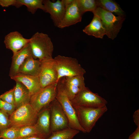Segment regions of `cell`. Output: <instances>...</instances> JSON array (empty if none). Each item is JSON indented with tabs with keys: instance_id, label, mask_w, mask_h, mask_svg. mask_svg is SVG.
Instances as JSON below:
<instances>
[{
	"instance_id": "cell-1",
	"label": "cell",
	"mask_w": 139,
	"mask_h": 139,
	"mask_svg": "<svg viewBox=\"0 0 139 139\" xmlns=\"http://www.w3.org/2000/svg\"><path fill=\"white\" fill-rule=\"evenodd\" d=\"M29 39V44L34 58L41 62L53 58V45L48 34L37 32Z\"/></svg>"
},
{
	"instance_id": "cell-2",
	"label": "cell",
	"mask_w": 139,
	"mask_h": 139,
	"mask_svg": "<svg viewBox=\"0 0 139 139\" xmlns=\"http://www.w3.org/2000/svg\"><path fill=\"white\" fill-rule=\"evenodd\" d=\"M56 99L60 104L67 117L69 127L86 133L79 124L75 110L68 96L61 79L57 83Z\"/></svg>"
},
{
	"instance_id": "cell-3",
	"label": "cell",
	"mask_w": 139,
	"mask_h": 139,
	"mask_svg": "<svg viewBox=\"0 0 139 139\" xmlns=\"http://www.w3.org/2000/svg\"><path fill=\"white\" fill-rule=\"evenodd\" d=\"M53 58L58 74V82L63 77L84 75L86 73L75 58L59 55Z\"/></svg>"
},
{
	"instance_id": "cell-4",
	"label": "cell",
	"mask_w": 139,
	"mask_h": 139,
	"mask_svg": "<svg viewBox=\"0 0 139 139\" xmlns=\"http://www.w3.org/2000/svg\"><path fill=\"white\" fill-rule=\"evenodd\" d=\"M73 107L79 124L86 133L91 131L98 120L108 109L106 106L99 108Z\"/></svg>"
},
{
	"instance_id": "cell-5",
	"label": "cell",
	"mask_w": 139,
	"mask_h": 139,
	"mask_svg": "<svg viewBox=\"0 0 139 139\" xmlns=\"http://www.w3.org/2000/svg\"><path fill=\"white\" fill-rule=\"evenodd\" d=\"M93 13L101 20L106 30V35L112 40L115 38L121 28L125 17L116 16L100 7H98Z\"/></svg>"
},
{
	"instance_id": "cell-6",
	"label": "cell",
	"mask_w": 139,
	"mask_h": 139,
	"mask_svg": "<svg viewBox=\"0 0 139 139\" xmlns=\"http://www.w3.org/2000/svg\"><path fill=\"white\" fill-rule=\"evenodd\" d=\"M38 114L30 103L22 106L16 109L10 116L11 126L19 128L27 125H34Z\"/></svg>"
},
{
	"instance_id": "cell-7",
	"label": "cell",
	"mask_w": 139,
	"mask_h": 139,
	"mask_svg": "<svg viewBox=\"0 0 139 139\" xmlns=\"http://www.w3.org/2000/svg\"><path fill=\"white\" fill-rule=\"evenodd\" d=\"M71 101L73 106L99 108L106 106L107 103L105 99L86 86Z\"/></svg>"
},
{
	"instance_id": "cell-8",
	"label": "cell",
	"mask_w": 139,
	"mask_h": 139,
	"mask_svg": "<svg viewBox=\"0 0 139 139\" xmlns=\"http://www.w3.org/2000/svg\"><path fill=\"white\" fill-rule=\"evenodd\" d=\"M57 83H54L41 89L31 95L29 103L38 113L49 106L56 99Z\"/></svg>"
},
{
	"instance_id": "cell-9",
	"label": "cell",
	"mask_w": 139,
	"mask_h": 139,
	"mask_svg": "<svg viewBox=\"0 0 139 139\" xmlns=\"http://www.w3.org/2000/svg\"><path fill=\"white\" fill-rule=\"evenodd\" d=\"M49 106L51 132L69 127L67 117L57 99H54Z\"/></svg>"
},
{
	"instance_id": "cell-10",
	"label": "cell",
	"mask_w": 139,
	"mask_h": 139,
	"mask_svg": "<svg viewBox=\"0 0 139 139\" xmlns=\"http://www.w3.org/2000/svg\"><path fill=\"white\" fill-rule=\"evenodd\" d=\"M41 63L38 77L41 88L57 83L58 74L54 58L41 62Z\"/></svg>"
},
{
	"instance_id": "cell-11",
	"label": "cell",
	"mask_w": 139,
	"mask_h": 139,
	"mask_svg": "<svg viewBox=\"0 0 139 139\" xmlns=\"http://www.w3.org/2000/svg\"><path fill=\"white\" fill-rule=\"evenodd\" d=\"M45 12L48 13L55 26L57 27L64 16L66 10L62 0L53 2L50 0H43Z\"/></svg>"
},
{
	"instance_id": "cell-12",
	"label": "cell",
	"mask_w": 139,
	"mask_h": 139,
	"mask_svg": "<svg viewBox=\"0 0 139 139\" xmlns=\"http://www.w3.org/2000/svg\"><path fill=\"white\" fill-rule=\"evenodd\" d=\"M82 15L79 9L77 0H74L66 7L64 16L57 27L63 28L80 22Z\"/></svg>"
},
{
	"instance_id": "cell-13",
	"label": "cell",
	"mask_w": 139,
	"mask_h": 139,
	"mask_svg": "<svg viewBox=\"0 0 139 139\" xmlns=\"http://www.w3.org/2000/svg\"><path fill=\"white\" fill-rule=\"evenodd\" d=\"M62 80L68 96L71 100L85 86L84 75L65 77Z\"/></svg>"
},
{
	"instance_id": "cell-14",
	"label": "cell",
	"mask_w": 139,
	"mask_h": 139,
	"mask_svg": "<svg viewBox=\"0 0 139 139\" xmlns=\"http://www.w3.org/2000/svg\"><path fill=\"white\" fill-rule=\"evenodd\" d=\"M30 39L24 38L19 32H11L5 37L4 43L7 49L11 50L14 54L29 43Z\"/></svg>"
},
{
	"instance_id": "cell-15",
	"label": "cell",
	"mask_w": 139,
	"mask_h": 139,
	"mask_svg": "<svg viewBox=\"0 0 139 139\" xmlns=\"http://www.w3.org/2000/svg\"><path fill=\"white\" fill-rule=\"evenodd\" d=\"M47 107L38 113L37 121L34 125L40 135L46 138L51 133L50 107L49 105Z\"/></svg>"
},
{
	"instance_id": "cell-16",
	"label": "cell",
	"mask_w": 139,
	"mask_h": 139,
	"mask_svg": "<svg viewBox=\"0 0 139 139\" xmlns=\"http://www.w3.org/2000/svg\"><path fill=\"white\" fill-rule=\"evenodd\" d=\"M31 57H32V54L29 43L21 50L13 54L9 73L10 77L17 74L20 66L27 58Z\"/></svg>"
},
{
	"instance_id": "cell-17",
	"label": "cell",
	"mask_w": 139,
	"mask_h": 139,
	"mask_svg": "<svg viewBox=\"0 0 139 139\" xmlns=\"http://www.w3.org/2000/svg\"><path fill=\"white\" fill-rule=\"evenodd\" d=\"M10 78L16 82L22 83L28 90L31 95L37 93L42 89L38 76L18 73Z\"/></svg>"
},
{
	"instance_id": "cell-18",
	"label": "cell",
	"mask_w": 139,
	"mask_h": 139,
	"mask_svg": "<svg viewBox=\"0 0 139 139\" xmlns=\"http://www.w3.org/2000/svg\"><path fill=\"white\" fill-rule=\"evenodd\" d=\"M83 32L87 35L95 38L102 39L106 35L105 28L100 18L94 14L90 23L83 29Z\"/></svg>"
},
{
	"instance_id": "cell-19",
	"label": "cell",
	"mask_w": 139,
	"mask_h": 139,
	"mask_svg": "<svg viewBox=\"0 0 139 139\" xmlns=\"http://www.w3.org/2000/svg\"><path fill=\"white\" fill-rule=\"evenodd\" d=\"M41 62L32 57L27 58L20 67L18 73L33 76H38Z\"/></svg>"
},
{
	"instance_id": "cell-20",
	"label": "cell",
	"mask_w": 139,
	"mask_h": 139,
	"mask_svg": "<svg viewBox=\"0 0 139 139\" xmlns=\"http://www.w3.org/2000/svg\"><path fill=\"white\" fill-rule=\"evenodd\" d=\"M15 86V106L16 109L29 103L31 94L27 88L21 83L17 82Z\"/></svg>"
},
{
	"instance_id": "cell-21",
	"label": "cell",
	"mask_w": 139,
	"mask_h": 139,
	"mask_svg": "<svg viewBox=\"0 0 139 139\" xmlns=\"http://www.w3.org/2000/svg\"><path fill=\"white\" fill-rule=\"evenodd\" d=\"M98 7L118 16H125L124 11L115 2L112 0H97Z\"/></svg>"
},
{
	"instance_id": "cell-22",
	"label": "cell",
	"mask_w": 139,
	"mask_h": 139,
	"mask_svg": "<svg viewBox=\"0 0 139 139\" xmlns=\"http://www.w3.org/2000/svg\"><path fill=\"white\" fill-rule=\"evenodd\" d=\"M80 131L68 127L52 132L50 135L45 139H72Z\"/></svg>"
},
{
	"instance_id": "cell-23",
	"label": "cell",
	"mask_w": 139,
	"mask_h": 139,
	"mask_svg": "<svg viewBox=\"0 0 139 139\" xmlns=\"http://www.w3.org/2000/svg\"><path fill=\"white\" fill-rule=\"evenodd\" d=\"M19 1L22 6H25L27 10L32 14H34L38 9L45 12L43 0H19Z\"/></svg>"
},
{
	"instance_id": "cell-24",
	"label": "cell",
	"mask_w": 139,
	"mask_h": 139,
	"mask_svg": "<svg viewBox=\"0 0 139 139\" xmlns=\"http://www.w3.org/2000/svg\"><path fill=\"white\" fill-rule=\"evenodd\" d=\"M77 0L79 9L82 15L88 11L93 13L98 7L97 0Z\"/></svg>"
},
{
	"instance_id": "cell-25",
	"label": "cell",
	"mask_w": 139,
	"mask_h": 139,
	"mask_svg": "<svg viewBox=\"0 0 139 139\" xmlns=\"http://www.w3.org/2000/svg\"><path fill=\"white\" fill-rule=\"evenodd\" d=\"M35 135H40L34 125L26 126L18 129V138Z\"/></svg>"
},
{
	"instance_id": "cell-26",
	"label": "cell",
	"mask_w": 139,
	"mask_h": 139,
	"mask_svg": "<svg viewBox=\"0 0 139 139\" xmlns=\"http://www.w3.org/2000/svg\"><path fill=\"white\" fill-rule=\"evenodd\" d=\"M18 128L11 126L0 132V139H17Z\"/></svg>"
},
{
	"instance_id": "cell-27",
	"label": "cell",
	"mask_w": 139,
	"mask_h": 139,
	"mask_svg": "<svg viewBox=\"0 0 139 139\" xmlns=\"http://www.w3.org/2000/svg\"><path fill=\"white\" fill-rule=\"evenodd\" d=\"M9 115L0 109V132L11 127Z\"/></svg>"
},
{
	"instance_id": "cell-28",
	"label": "cell",
	"mask_w": 139,
	"mask_h": 139,
	"mask_svg": "<svg viewBox=\"0 0 139 139\" xmlns=\"http://www.w3.org/2000/svg\"><path fill=\"white\" fill-rule=\"evenodd\" d=\"M15 86L12 88L0 95V99L15 105Z\"/></svg>"
},
{
	"instance_id": "cell-29",
	"label": "cell",
	"mask_w": 139,
	"mask_h": 139,
	"mask_svg": "<svg viewBox=\"0 0 139 139\" xmlns=\"http://www.w3.org/2000/svg\"><path fill=\"white\" fill-rule=\"evenodd\" d=\"M16 109L15 105L10 104L0 99V109L10 116Z\"/></svg>"
},
{
	"instance_id": "cell-30",
	"label": "cell",
	"mask_w": 139,
	"mask_h": 139,
	"mask_svg": "<svg viewBox=\"0 0 139 139\" xmlns=\"http://www.w3.org/2000/svg\"><path fill=\"white\" fill-rule=\"evenodd\" d=\"M0 6L3 7H8L13 6L19 8L22 5L20 4L19 0H0Z\"/></svg>"
},
{
	"instance_id": "cell-31",
	"label": "cell",
	"mask_w": 139,
	"mask_h": 139,
	"mask_svg": "<svg viewBox=\"0 0 139 139\" xmlns=\"http://www.w3.org/2000/svg\"><path fill=\"white\" fill-rule=\"evenodd\" d=\"M133 118L134 121L137 127H139V109H137L134 112Z\"/></svg>"
},
{
	"instance_id": "cell-32",
	"label": "cell",
	"mask_w": 139,
	"mask_h": 139,
	"mask_svg": "<svg viewBox=\"0 0 139 139\" xmlns=\"http://www.w3.org/2000/svg\"><path fill=\"white\" fill-rule=\"evenodd\" d=\"M128 139H139V127L129 136Z\"/></svg>"
},
{
	"instance_id": "cell-33",
	"label": "cell",
	"mask_w": 139,
	"mask_h": 139,
	"mask_svg": "<svg viewBox=\"0 0 139 139\" xmlns=\"http://www.w3.org/2000/svg\"><path fill=\"white\" fill-rule=\"evenodd\" d=\"M44 137L39 135H35L24 137L18 138L17 139H45Z\"/></svg>"
},
{
	"instance_id": "cell-34",
	"label": "cell",
	"mask_w": 139,
	"mask_h": 139,
	"mask_svg": "<svg viewBox=\"0 0 139 139\" xmlns=\"http://www.w3.org/2000/svg\"><path fill=\"white\" fill-rule=\"evenodd\" d=\"M74 0H62L66 8L71 4Z\"/></svg>"
},
{
	"instance_id": "cell-35",
	"label": "cell",
	"mask_w": 139,
	"mask_h": 139,
	"mask_svg": "<svg viewBox=\"0 0 139 139\" xmlns=\"http://www.w3.org/2000/svg\"><path fill=\"white\" fill-rule=\"evenodd\" d=\"M6 139L2 138V139Z\"/></svg>"
}]
</instances>
